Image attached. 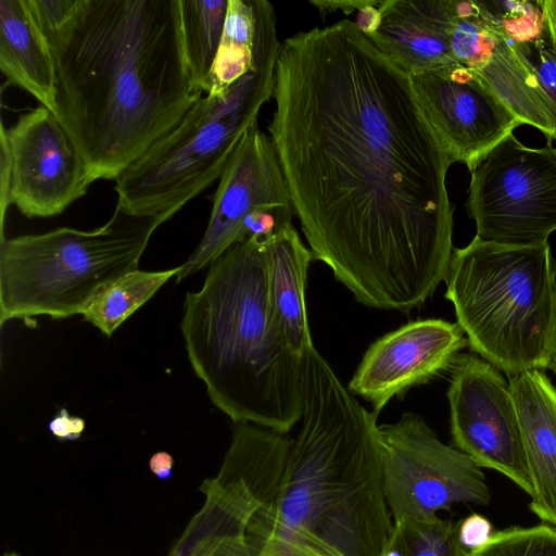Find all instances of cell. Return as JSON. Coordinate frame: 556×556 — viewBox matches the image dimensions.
Masks as SVG:
<instances>
[{"mask_svg":"<svg viewBox=\"0 0 556 556\" xmlns=\"http://www.w3.org/2000/svg\"><path fill=\"white\" fill-rule=\"evenodd\" d=\"M464 334L457 323L443 319L405 324L368 348L348 389L368 401L378 414L391 399L451 368L468 345Z\"/></svg>","mask_w":556,"mask_h":556,"instance_id":"obj_14","label":"cell"},{"mask_svg":"<svg viewBox=\"0 0 556 556\" xmlns=\"http://www.w3.org/2000/svg\"><path fill=\"white\" fill-rule=\"evenodd\" d=\"M0 218H1V238L3 237V226L5 212L11 204L10 188H11V159L7 141L0 135Z\"/></svg>","mask_w":556,"mask_h":556,"instance_id":"obj_29","label":"cell"},{"mask_svg":"<svg viewBox=\"0 0 556 556\" xmlns=\"http://www.w3.org/2000/svg\"><path fill=\"white\" fill-rule=\"evenodd\" d=\"M532 482L530 509L556 527V387L543 370L509 377Z\"/></svg>","mask_w":556,"mask_h":556,"instance_id":"obj_17","label":"cell"},{"mask_svg":"<svg viewBox=\"0 0 556 556\" xmlns=\"http://www.w3.org/2000/svg\"><path fill=\"white\" fill-rule=\"evenodd\" d=\"M376 48L412 75L453 62L451 35L455 0H383Z\"/></svg>","mask_w":556,"mask_h":556,"instance_id":"obj_16","label":"cell"},{"mask_svg":"<svg viewBox=\"0 0 556 556\" xmlns=\"http://www.w3.org/2000/svg\"><path fill=\"white\" fill-rule=\"evenodd\" d=\"M379 556H407L401 530L396 525Z\"/></svg>","mask_w":556,"mask_h":556,"instance_id":"obj_35","label":"cell"},{"mask_svg":"<svg viewBox=\"0 0 556 556\" xmlns=\"http://www.w3.org/2000/svg\"><path fill=\"white\" fill-rule=\"evenodd\" d=\"M553 371L556 374V350H555V358H554Z\"/></svg>","mask_w":556,"mask_h":556,"instance_id":"obj_38","label":"cell"},{"mask_svg":"<svg viewBox=\"0 0 556 556\" xmlns=\"http://www.w3.org/2000/svg\"><path fill=\"white\" fill-rule=\"evenodd\" d=\"M517 45L533 68L556 141V52L544 38Z\"/></svg>","mask_w":556,"mask_h":556,"instance_id":"obj_27","label":"cell"},{"mask_svg":"<svg viewBox=\"0 0 556 556\" xmlns=\"http://www.w3.org/2000/svg\"><path fill=\"white\" fill-rule=\"evenodd\" d=\"M496 24L516 43L543 38L546 34L542 11L536 1H480Z\"/></svg>","mask_w":556,"mask_h":556,"instance_id":"obj_25","label":"cell"},{"mask_svg":"<svg viewBox=\"0 0 556 556\" xmlns=\"http://www.w3.org/2000/svg\"><path fill=\"white\" fill-rule=\"evenodd\" d=\"M182 307L188 359L211 402L232 422L291 430L303 412V355L273 318L266 238L250 236L226 250Z\"/></svg>","mask_w":556,"mask_h":556,"instance_id":"obj_4","label":"cell"},{"mask_svg":"<svg viewBox=\"0 0 556 556\" xmlns=\"http://www.w3.org/2000/svg\"><path fill=\"white\" fill-rule=\"evenodd\" d=\"M276 13L267 0H229L206 94L223 92L248 71L278 58Z\"/></svg>","mask_w":556,"mask_h":556,"instance_id":"obj_20","label":"cell"},{"mask_svg":"<svg viewBox=\"0 0 556 556\" xmlns=\"http://www.w3.org/2000/svg\"><path fill=\"white\" fill-rule=\"evenodd\" d=\"M268 288L273 318L286 344L304 355L313 346L305 286L312 252L293 225L266 238Z\"/></svg>","mask_w":556,"mask_h":556,"instance_id":"obj_18","label":"cell"},{"mask_svg":"<svg viewBox=\"0 0 556 556\" xmlns=\"http://www.w3.org/2000/svg\"><path fill=\"white\" fill-rule=\"evenodd\" d=\"M383 0H368L367 3L359 8L354 21L356 27L366 36L374 34L381 21L379 5Z\"/></svg>","mask_w":556,"mask_h":556,"instance_id":"obj_31","label":"cell"},{"mask_svg":"<svg viewBox=\"0 0 556 556\" xmlns=\"http://www.w3.org/2000/svg\"><path fill=\"white\" fill-rule=\"evenodd\" d=\"M269 137L313 258L355 300L409 313L453 255L452 165L409 75L353 21L288 37Z\"/></svg>","mask_w":556,"mask_h":556,"instance_id":"obj_1","label":"cell"},{"mask_svg":"<svg viewBox=\"0 0 556 556\" xmlns=\"http://www.w3.org/2000/svg\"><path fill=\"white\" fill-rule=\"evenodd\" d=\"M0 70L54 113L53 58L28 0H0Z\"/></svg>","mask_w":556,"mask_h":556,"instance_id":"obj_19","label":"cell"},{"mask_svg":"<svg viewBox=\"0 0 556 556\" xmlns=\"http://www.w3.org/2000/svg\"><path fill=\"white\" fill-rule=\"evenodd\" d=\"M455 446L530 496L532 482L509 381L483 358L460 354L447 390Z\"/></svg>","mask_w":556,"mask_h":556,"instance_id":"obj_11","label":"cell"},{"mask_svg":"<svg viewBox=\"0 0 556 556\" xmlns=\"http://www.w3.org/2000/svg\"><path fill=\"white\" fill-rule=\"evenodd\" d=\"M3 556H21V555L17 553H14V552H9V553L3 554Z\"/></svg>","mask_w":556,"mask_h":556,"instance_id":"obj_37","label":"cell"},{"mask_svg":"<svg viewBox=\"0 0 556 556\" xmlns=\"http://www.w3.org/2000/svg\"><path fill=\"white\" fill-rule=\"evenodd\" d=\"M179 270L180 266L160 271H129L104 287L81 315L106 337H111Z\"/></svg>","mask_w":556,"mask_h":556,"instance_id":"obj_22","label":"cell"},{"mask_svg":"<svg viewBox=\"0 0 556 556\" xmlns=\"http://www.w3.org/2000/svg\"><path fill=\"white\" fill-rule=\"evenodd\" d=\"M368 0H352V1H321V0H311L309 3L314 5L320 13L321 16H325L329 13L342 11L344 14L349 15L353 11H357L359 8L364 7Z\"/></svg>","mask_w":556,"mask_h":556,"instance_id":"obj_32","label":"cell"},{"mask_svg":"<svg viewBox=\"0 0 556 556\" xmlns=\"http://www.w3.org/2000/svg\"><path fill=\"white\" fill-rule=\"evenodd\" d=\"M278 58L248 71L223 92L202 96L115 179L117 204L163 224L220 177L245 130L274 97Z\"/></svg>","mask_w":556,"mask_h":556,"instance_id":"obj_7","label":"cell"},{"mask_svg":"<svg viewBox=\"0 0 556 556\" xmlns=\"http://www.w3.org/2000/svg\"><path fill=\"white\" fill-rule=\"evenodd\" d=\"M451 49L454 61L486 80L522 124L552 141L553 128L531 64L480 0H455Z\"/></svg>","mask_w":556,"mask_h":556,"instance_id":"obj_15","label":"cell"},{"mask_svg":"<svg viewBox=\"0 0 556 556\" xmlns=\"http://www.w3.org/2000/svg\"><path fill=\"white\" fill-rule=\"evenodd\" d=\"M536 3L543 14L548 43L556 52V0H536Z\"/></svg>","mask_w":556,"mask_h":556,"instance_id":"obj_33","label":"cell"},{"mask_svg":"<svg viewBox=\"0 0 556 556\" xmlns=\"http://www.w3.org/2000/svg\"><path fill=\"white\" fill-rule=\"evenodd\" d=\"M445 282L473 352L509 377L553 370L556 264L548 242L516 247L475 237L453 250Z\"/></svg>","mask_w":556,"mask_h":556,"instance_id":"obj_5","label":"cell"},{"mask_svg":"<svg viewBox=\"0 0 556 556\" xmlns=\"http://www.w3.org/2000/svg\"><path fill=\"white\" fill-rule=\"evenodd\" d=\"M161 223L116 203L100 228L62 227L0 240V324L46 315L83 314L104 287L139 269Z\"/></svg>","mask_w":556,"mask_h":556,"instance_id":"obj_6","label":"cell"},{"mask_svg":"<svg viewBox=\"0 0 556 556\" xmlns=\"http://www.w3.org/2000/svg\"><path fill=\"white\" fill-rule=\"evenodd\" d=\"M459 521L435 518H403L394 521L402 533L407 556H466L459 540Z\"/></svg>","mask_w":556,"mask_h":556,"instance_id":"obj_23","label":"cell"},{"mask_svg":"<svg viewBox=\"0 0 556 556\" xmlns=\"http://www.w3.org/2000/svg\"><path fill=\"white\" fill-rule=\"evenodd\" d=\"M293 215L277 152L256 119L226 163L205 232L180 265L176 282L208 267L231 245L250 236L269 237L292 225Z\"/></svg>","mask_w":556,"mask_h":556,"instance_id":"obj_10","label":"cell"},{"mask_svg":"<svg viewBox=\"0 0 556 556\" xmlns=\"http://www.w3.org/2000/svg\"><path fill=\"white\" fill-rule=\"evenodd\" d=\"M409 79L451 163H463L470 172L523 125L486 80L456 61L412 74Z\"/></svg>","mask_w":556,"mask_h":556,"instance_id":"obj_12","label":"cell"},{"mask_svg":"<svg viewBox=\"0 0 556 556\" xmlns=\"http://www.w3.org/2000/svg\"><path fill=\"white\" fill-rule=\"evenodd\" d=\"M384 494L393 521L435 519L455 504L486 506L485 476L468 455L444 444L415 413L378 427Z\"/></svg>","mask_w":556,"mask_h":556,"instance_id":"obj_9","label":"cell"},{"mask_svg":"<svg viewBox=\"0 0 556 556\" xmlns=\"http://www.w3.org/2000/svg\"><path fill=\"white\" fill-rule=\"evenodd\" d=\"M174 458L166 452H157L152 455L149 468L161 480H167L173 473Z\"/></svg>","mask_w":556,"mask_h":556,"instance_id":"obj_34","label":"cell"},{"mask_svg":"<svg viewBox=\"0 0 556 556\" xmlns=\"http://www.w3.org/2000/svg\"><path fill=\"white\" fill-rule=\"evenodd\" d=\"M229 0H180L185 56L194 89L206 93Z\"/></svg>","mask_w":556,"mask_h":556,"instance_id":"obj_21","label":"cell"},{"mask_svg":"<svg viewBox=\"0 0 556 556\" xmlns=\"http://www.w3.org/2000/svg\"><path fill=\"white\" fill-rule=\"evenodd\" d=\"M51 432L60 440L78 439L85 428V421L81 418L70 416L66 409L50 422Z\"/></svg>","mask_w":556,"mask_h":556,"instance_id":"obj_30","label":"cell"},{"mask_svg":"<svg viewBox=\"0 0 556 556\" xmlns=\"http://www.w3.org/2000/svg\"><path fill=\"white\" fill-rule=\"evenodd\" d=\"M11 159V204L27 217L62 213L93 182L87 165L54 113L40 105L7 129Z\"/></svg>","mask_w":556,"mask_h":556,"instance_id":"obj_13","label":"cell"},{"mask_svg":"<svg viewBox=\"0 0 556 556\" xmlns=\"http://www.w3.org/2000/svg\"><path fill=\"white\" fill-rule=\"evenodd\" d=\"M466 556H556V527L542 523L500 530Z\"/></svg>","mask_w":556,"mask_h":556,"instance_id":"obj_24","label":"cell"},{"mask_svg":"<svg viewBox=\"0 0 556 556\" xmlns=\"http://www.w3.org/2000/svg\"><path fill=\"white\" fill-rule=\"evenodd\" d=\"M377 413H369L312 346L303 355L302 427L278 496L248 535L303 530L344 556H379L394 521L388 508Z\"/></svg>","mask_w":556,"mask_h":556,"instance_id":"obj_3","label":"cell"},{"mask_svg":"<svg viewBox=\"0 0 556 556\" xmlns=\"http://www.w3.org/2000/svg\"><path fill=\"white\" fill-rule=\"evenodd\" d=\"M492 534L491 522L479 514H471L459 522V540L465 549L480 547Z\"/></svg>","mask_w":556,"mask_h":556,"instance_id":"obj_28","label":"cell"},{"mask_svg":"<svg viewBox=\"0 0 556 556\" xmlns=\"http://www.w3.org/2000/svg\"><path fill=\"white\" fill-rule=\"evenodd\" d=\"M180 553L178 552L177 548H175L174 546L169 549L167 556H181L179 555Z\"/></svg>","mask_w":556,"mask_h":556,"instance_id":"obj_36","label":"cell"},{"mask_svg":"<svg viewBox=\"0 0 556 556\" xmlns=\"http://www.w3.org/2000/svg\"><path fill=\"white\" fill-rule=\"evenodd\" d=\"M467 208L483 241L546 243L556 230V148H528L508 135L471 172Z\"/></svg>","mask_w":556,"mask_h":556,"instance_id":"obj_8","label":"cell"},{"mask_svg":"<svg viewBox=\"0 0 556 556\" xmlns=\"http://www.w3.org/2000/svg\"><path fill=\"white\" fill-rule=\"evenodd\" d=\"M248 536L254 556H344L303 530H279Z\"/></svg>","mask_w":556,"mask_h":556,"instance_id":"obj_26","label":"cell"},{"mask_svg":"<svg viewBox=\"0 0 556 556\" xmlns=\"http://www.w3.org/2000/svg\"><path fill=\"white\" fill-rule=\"evenodd\" d=\"M42 33L55 70L54 115L92 181L115 180L203 96L186 62L180 0H76Z\"/></svg>","mask_w":556,"mask_h":556,"instance_id":"obj_2","label":"cell"}]
</instances>
